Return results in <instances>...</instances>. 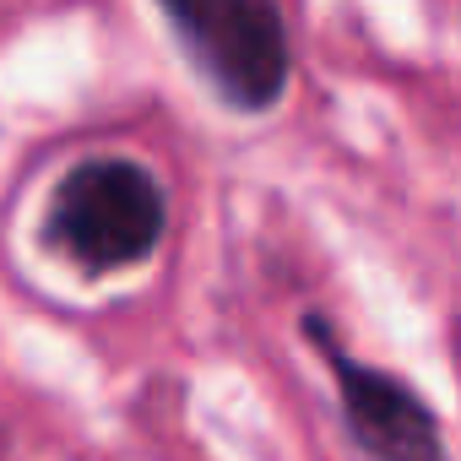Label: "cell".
<instances>
[{
  "label": "cell",
  "mask_w": 461,
  "mask_h": 461,
  "mask_svg": "<svg viewBox=\"0 0 461 461\" xmlns=\"http://www.w3.org/2000/svg\"><path fill=\"white\" fill-rule=\"evenodd\" d=\"M168 228L163 179L136 158H82L44 201V245L82 277L141 267Z\"/></svg>",
  "instance_id": "obj_1"
},
{
  "label": "cell",
  "mask_w": 461,
  "mask_h": 461,
  "mask_svg": "<svg viewBox=\"0 0 461 461\" xmlns=\"http://www.w3.org/2000/svg\"><path fill=\"white\" fill-rule=\"evenodd\" d=\"M158 12L228 109L267 114L283 104L294 50L277 0H158Z\"/></svg>",
  "instance_id": "obj_2"
},
{
  "label": "cell",
  "mask_w": 461,
  "mask_h": 461,
  "mask_svg": "<svg viewBox=\"0 0 461 461\" xmlns=\"http://www.w3.org/2000/svg\"><path fill=\"white\" fill-rule=\"evenodd\" d=\"M304 337L321 353L326 375L337 380L342 423L353 429L364 456H375V461H445L439 412L423 402V391H412L402 375H391L380 364L353 358V348L337 337V326L326 315H304Z\"/></svg>",
  "instance_id": "obj_3"
}]
</instances>
